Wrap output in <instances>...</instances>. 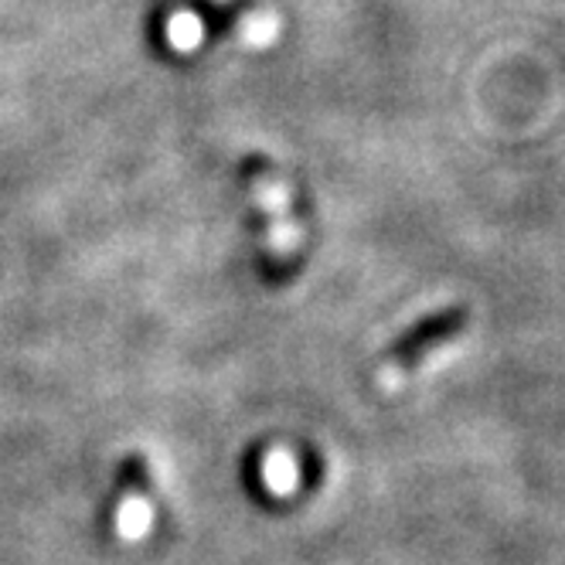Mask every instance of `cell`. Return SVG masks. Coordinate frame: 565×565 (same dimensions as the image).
Segmentation results:
<instances>
[{"label":"cell","mask_w":565,"mask_h":565,"mask_svg":"<svg viewBox=\"0 0 565 565\" xmlns=\"http://www.w3.org/2000/svg\"><path fill=\"white\" fill-rule=\"evenodd\" d=\"M242 178L249 184V194L256 201V209L266 218V246L273 259H290L300 242H303V228L294 215V201H290V188L279 178V171L269 164L266 157H246L242 164Z\"/></svg>","instance_id":"2"},{"label":"cell","mask_w":565,"mask_h":565,"mask_svg":"<svg viewBox=\"0 0 565 565\" xmlns=\"http://www.w3.org/2000/svg\"><path fill=\"white\" fill-rule=\"evenodd\" d=\"M467 324H470L467 307H443V310L429 313L426 320H419L416 328H409L406 338L395 341V348L379 365V375H375L379 388H385V392L402 388L436 351H447L450 344H457L467 334Z\"/></svg>","instance_id":"1"},{"label":"cell","mask_w":565,"mask_h":565,"mask_svg":"<svg viewBox=\"0 0 565 565\" xmlns=\"http://www.w3.org/2000/svg\"><path fill=\"white\" fill-rule=\"evenodd\" d=\"M201 38H205V31H201V21H198L194 11H174L168 18V42L174 49L188 52V49H194L201 42Z\"/></svg>","instance_id":"6"},{"label":"cell","mask_w":565,"mask_h":565,"mask_svg":"<svg viewBox=\"0 0 565 565\" xmlns=\"http://www.w3.org/2000/svg\"><path fill=\"white\" fill-rule=\"evenodd\" d=\"M263 483L276 494V498H287L297 491L300 483V467L294 460V454L287 450H269L266 460H263Z\"/></svg>","instance_id":"5"},{"label":"cell","mask_w":565,"mask_h":565,"mask_svg":"<svg viewBox=\"0 0 565 565\" xmlns=\"http://www.w3.org/2000/svg\"><path fill=\"white\" fill-rule=\"evenodd\" d=\"M153 529V498H150V477L147 463L134 457L124 473V491L116 501V532L124 542H140Z\"/></svg>","instance_id":"3"},{"label":"cell","mask_w":565,"mask_h":565,"mask_svg":"<svg viewBox=\"0 0 565 565\" xmlns=\"http://www.w3.org/2000/svg\"><path fill=\"white\" fill-rule=\"evenodd\" d=\"M218 21L225 24V31H232L242 45L263 49L279 34V18L259 4H232L225 11H218Z\"/></svg>","instance_id":"4"}]
</instances>
